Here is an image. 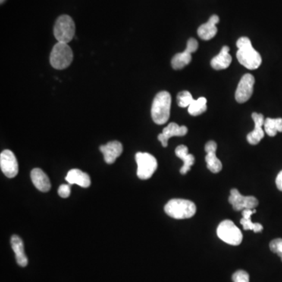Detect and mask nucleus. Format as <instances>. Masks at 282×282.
Segmentation results:
<instances>
[{
	"instance_id": "nucleus-1",
	"label": "nucleus",
	"mask_w": 282,
	"mask_h": 282,
	"mask_svg": "<svg viewBox=\"0 0 282 282\" xmlns=\"http://www.w3.org/2000/svg\"><path fill=\"white\" fill-rule=\"evenodd\" d=\"M237 59L241 64L249 69L255 70L262 64V57L253 47L250 39L248 37H242L238 40Z\"/></svg>"
},
{
	"instance_id": "nucleus-2",
	"label": "nucleus",
	"mask_w": 282,
	"mask_h": 282,
	"mask_svg": "<svg viewBox=\"0 0 282 282\" xmlns=\"http://www.w3.org/2000/svg\"><path fill=\"white\" fill-rule=\"evenodd\" d=\"M171 101V95L167 91H161L155 96L151 107V117L156 124L163 125L168 122Z\"/></svg>"
},
{
	"instance_id": "nucleus-3",
	"label": "nucleus",
	"mask_w": 282,
	"mask_h": 282,
	"mask_svg": "<svg viewBox=\"0 0 282 282\" xmlns=\"http://www.w3.org/2000/svg\"><path fill=\"white\" fill-rule=\"evenodd\" d=\"M165 212L172 218L177 220L192 218L196 213V205L189 200L175 198L165 206Z\"/></svg>"
},
{
	"instance_id": "nucleus-4",
	"label": "nucleus",
	"mask_w": 282,
	"mask_h": 282,
	"mask_svg": "<svg viewBox=\"0 0 282 282\" xmlns=\"http://www.w3.org/2000/svg\"><path fill=\"white\" fill-rule=\"evenodd\" d=\"M73 61V50L64 42H57L51 51L50 61L54 68L62 70L68 67Z\"/></svg>"
},
{
	"instance_id": "nucleus-5",
	"label": "nucleus",
	"mask_w": 282,
	"mask_h": 282,
	"mask_svg": "<svg viewBox=\"0 0 282 282\" xmlns=\"http://www.w3.org/2000/svg\"><path fill=\"white\" fill-rule=\"evenodd\" d=\"M76 33L74 20L68 15H62L56 20L54 34L58 42L68 43L73 40Z\"/></svg>"
},
{
	"instance_id": "nucleus-6",
	"label": "nucleus",
	"mask_w": 282,
	"mask_h": 282,
	"mask_svg": "<svg viewBox=\"0 0 282 282\" xmlns=\"http://www.w3.org/2000/svg\"><path fill=\"white\" fill-rule=\"evenodd\" d=\"M217 232L218 237L229 245H239L243 239L240 229L230 220L221 222L217 227Z\"/></svg>"
},
{
	"instance_id": "nucleus-7",
	"label": "nucleus",
	"mask_w": 282,
	"mask_h": 282,
	"mask_svg": "<svg viewBox=\"0 0 282 282\" xmlns=\"http://www.w3.org/2000/svg\"><path fill=\"white\" fill-rule=\"evenodd\" d=\"M137 163V176L141 180H148L156 171L158 162L156 158L149 153L138 152L136 155Z\"/></svg>"
},
{
	"instance_id": "nucleus-8",
	"label": "nucleus",
	"mask_w": 282,
	"mask_h": 282,
	"mask_svg": "<svg viewBox=\"0 0 282 282\" xmlns=\"http://www.w3.org/2000/svg\"><path fill=\"white\" fill-rule=\"evenodd\" d=\"M229 202L231 204L235 211H242L244 209H255L258 205V201L254 196H243L237 189L230 191Z\"/></svg>"
},
{
	"instance_id": "nucleus-9",
	"label": "nucleus",
	"mask_w": 282,
	"mask_h": 282,
	"mask_svg": "<svg viewBox=\"0 0 282 282\" xmlns=\"http://www.w3.org/2000/svg\"><path fill=\"white\" fill-rule=\"evenodd\" d=\"M198 48V41L193 38L189 39L187 41L186 49L183 52L176 54L172 59V67L175 70H180L185 66L188 65L192 61V54L195 53Z\"/></svg>"
},
{
	"instance_id": "nucleus-10",
	"label": "nucleus",
	"mask_w": 282,
	"mask_h": 282,
	"mask_svg": "<svg viewBox=\"0 0 282 282\" xmlns=\"http://www.w3.org/2000/svg\"><path fill=\"white\" fill-rule=\"evenodd\" d=\"M254 84H255V78L252 75H244L235 92L236 101L240 104L249 101L253 92Z\"/></svg>"
},
{
	"instance_id": "nucleus-11",
	"label": "nucleus",
	"mask_w": 282,
	"mask_h": 282,
	"mask_svg": "<svg viewBox=\"0 0 282 282\" xmlns=\"http://www.w3.org/2000/svg\"><path fill=\"white\" fill-rule=\"evenodd\" d=\"M0 167L8 178H14L18 173V163L14 153L10 150H4L0 155Z\"/></svg>"
},
{
	"instance_id": "nucleus-12",
	"label": "nucleus",
	"mask_w": 282,
	"mask_h": 282,
	"mask_svg": "<svg viewBox=\"0 0 282 282\" xmlns=\"http://www.w3.org/2000/svg\"><path fill=\"white\" fill-rule=\"evenodd\" d=\"M217 145L215 141H208L205 145V150L206 151L205 161L207 163V168L214 173H218L221 171L223 166L221 161L216 155Z\"/></svg>"
},
{
	"instance_id": "nucleus-13",
	"label": "nucleus",
	"mask_w": 282,
	"mask_h": 282,
	"mask_svg": "<svg viewBox=\"0 0 282 282\" xmlns=\"http://www.w3.org/2000/svg\"><path fill=\"white\" fill-rule=\"evenodd\" d=\"M187 128L185 126H180L175 123H171L164 128L162 133L158 135V140L164 148L168 146V140L173 136H183L187 133Z\"/></svg>"
},
{
	"instance_id": "nucleus-14",
	"label": "nucleus",
	"mask_w": 282,
	"mask_h": 282,
	"mask_svg": "<svg viewBox=\"0 0 282 282\" xmlns=\"http://www.w3.org/2000/svg\"><path fill=\"white\" fill-rule=\"evenodd\" d=\"M252 118L254 123H255V129L253 131L248 134L247 140L250 145H256L264 137L265 131L263 129V126H264L265 120H264V116L262 114L255 112L252 113Z\"/></svg>"
},
{
	"instance_id": "nucleus-15",
	"label": "nucleus",
	"mask_w": 282,
	"mask_h": 282,
	"mask_svg": "<svg viewBox=\"0 0 282 282\" xmlns=\"http://www.w3.org/2000/svg\"><path fill=\"white\" fill-rule=\"evenodd\" d=\"M100 151L103 153L106 162L112 164L122 155L123 147L120 141H111L107 145H101Z\"/></svg>"
},
{
	"instance_id": "nucleus-16",
	"label": "nucleus",
	"mask_w": 282,
	"mask_h": 282,
	"mask_svg": "<svg viewBox=\"0 0 282 282\" xmlns=\"http://www.w3.org/2000/svg\"><path fill=\"white\" fill-rule=\"evenodd\" d=\"M220 21L217 15H213L208 22L203 24L198 29V35L203 40H210L217 34V25Z\"/></svg>"
},
{
	"instance_id": "nucleus-17",
	"label": "nucleus",
	"mask_w": 282,
	"mask_h": 282,
	"mask_svg": "<svg viewBox=\"0 0 282 282\" xmlns=\"http://www.w3.org/2000/svg\"><path fill=\"white\" fill-rule=\"evenodd\" d=\"M31 179L32 183L38 190L47 192L51 190V184L47 175L41 169H34L31 172Z\"/></svg>"
},
{
	"instance_id": "nucleus-18",
	"label": "nucleus",
	"mask_w": 282,
	"mask_h": 282,
	"mask_svg": "<svg viewBox=\"0 0 282 282\" xmlns=\"http://www.w3.org/2000/svg\"><path fill=\"white\" fill-rule=\"evenodd\" d=\"M65 180L70 184H77L82 187H88L90 186V178L89 175L78 169L70 170L66 176Z\"/></svg>"
},
{
	"instance_id": "nucleus-19",
	"label": "nucleus",
	"mask_w": 282,
	"mask_h": 282,
	"mask_svg": "<svg viewBox=\"0 0 282 282\" xmlns=\"http://www.w3.org/2000/svg\"><path fill=\"white\" fill-rule=\"evenodd\" d=\"M229 51H230V48L227 45H224L222 48L220 54L212 59V67H214L215 70H223V69L227 68L231 64L232 61V57L229 54Z\"/></svg>"
},
{
	"instance_id": "nucleus-20",
	"label": "nucleus",
	"mask_w": 282,
	"mask_h": 282,
	"mask_svg": "<svg viewBox=\"0 0 282 282\" xmlns=\"http://www.w3.org/2000/svg\"><path fill=\"white\" fill-rule=\"evenodd\" d=\"M11 247L15 253L17 264L22 267H26L28 265V258L25 252L23 241L17 235L12 236Z\"/></svg>"
},
{
	"instance_id": "nucleus-21",
	"label": "nucleus",
	"mask_w": 282,
	"mask_h": 282,
	"mask_svg": "<svg viewBox=\"0 0 282 282\" xmlns=\"http://www.w3.org/2000/svg\"><path fill=\"white\" fill-rule=\"evenodd\" d=\"M176 156L183 160V166L180 169V173L183 175L186 174L190 171L191 167L195 164V157L192 154L188 153L187 147L185 145H180L175 150Z\"/></svg>"
},
{
	"instance_id": "nucleus-22",
	"label": "nucleus",
	"mask_w": 282,
	"mask_h": 282,
	"mask_svg": "<svg viewBox=\"0 0 282 282\" xmlns=\"http://www.w3.org/2000/svg\"><path fill=\"white\" fill-rule=\"evenodd\" d=\"M256 210L255 209H244L242 210V219L241 220L240 223L243 226L244 230H253L255 233L261 232L264 229L262 224L258 223H252V214H255Z\"/></svg>"
},
{
	"instance_id": "nucleus-23",
	"label": "nucleus",
	"mask_w": 282,
	"mask_h": 282,
	"mask_svg": "<svg viewBox=\"0 0 282 282\" xmlns=\"http://www.w3.org/2000/svg\"><path fill=\"white\" fill-rule=\"evenodd\" d=\"M264 131L269 136H275L278 132L282 133V119L267 118L264 122Z\"/></svg>"
},
{
	"instance_id": "nucleus-24",
	"label": "nucleus",
	"mask_w": 282,
	"mask_h": 282,
	"mask_svg": "<svg viewBox=\"0 0 282 282\" xmlns=\"http://www.w3.org/2000/svg\"><path fill=\"white\" fill-rule=\"evenodd\" d=\"M206 103L207 100L205 98H200L198 100H194L190 106L188 107V112L192 116L202 114L207 110Z\"/></svg>"
},
{
	"instance_id": "nucleus-25",
	"label": "nucleus",
	"mask_w": 282,
	"mask_h": 282,
	"mask_svg": "<svg viewBox=\"0 0 282 282\" xmlns=\"http://www.w3.org/2000/svg\"><path fill=\"white\" fill-rule=\"evenodd\" d=\"M193 101L194 98L192 93L188 92V91H182V92H179L178 95H177V103L181 108L189 107Z\"/></svg>"
},
{
	"instance_id": "nucleus-26",
	"label": "nucleus",
	"mask_w": 282,
	"mask_h": 282,
	"mask_svg": "<svg viewBox=\"0 0 282 282\" xmlns=\"http://www.w3.org/2000/svg\"><path fill=\"white\" fill-rule=\"evenodd\" d=\"M270 249L271 252L277 254L282 261V239H276L271 241L270 243Z\"/></svg>"
},
{
	"instance_id": "nucleus-27",
	"label": "nucleus",
	"mask_w": 282,
	"mask_h": 282,
	"mask_svg": "<svg viewBox=\"0 0 282 282\" xmlns=\"http://www.w3.org/2000/svg\"><path fill=\"white\" fill-rule=\"evenodd\" d=\"M233 282H249V275L245 270H238L232 275Z\"/></svg>"
},
{
	"instance_id": "nucleus-28",
	"label": "nucleus",
	"mask_w": 282,
	"mask_h": 282,
	"mask_svg": "<svg viewBox=\"0 0 282 282\" xmlns=\"http://www.w3.org/2000/svg\"><path fill=\"white\" fill-rule=\"evenodd\" d=\"M70 194V187L69 185L62 184L59 186L58 188V195L61 197V198H68L69 195Z\"/></svg>"
},
{
	"instance_id": "nucleus-29",
	"label": "nucleus",
	"mask_w": 282,
	"mask_h": 282,
	"mask_svg": "<svg viewBox=\"0 0 282 282\" xmlns=\"http://www.w3.org/2000/svg\"><path fill=\"white\" fill-rule=\"evenodd\" d=\"M276 185H277V189L282 192V170L278 173L277 178H276Z\"/></svg>"
},
{
	"instance_id": "nucleus-30",
	"label": "nucleus",
	"mask_w": 282,
	"mask_h": 282,
	"mask_svg": "<svg viewBox=\"0 0 282 282\" xmlns=\"http://www.w3.org/2000/svg\"><path fill=\"white\" fill-rule=\"evenodd\" d=\"M6 0H0V2H1V4H3V3L5 2Z\"/></svg>"
}]
</instances>
